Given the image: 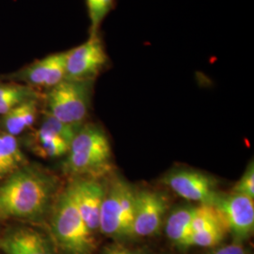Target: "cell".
<instances>
[{
    "instance_id": "obj_1",
    "label": "cell",
    "mask_w": 254,
    "mask_h": 254,
    "mask_svg": "<svg viewBox=\"0 0 254 254\" xmlns=\"http://www.w3.org/2000/svg\"><path fill=\"white\" fill-rule=\"evenodd\" d=\"M57 184L53 175L23 166L0 185V218L42 217L49 209Z\"/></svg>"
},
{
    "instance_id": "obj_2",
    "label": "cell",
    "mask_w": 254,
    "mask_h": 254,
    "mask_svg": "<svg viewBox=\"0 0 254 254\" xmlns=\"http://www.w3.org/2000/svg\"><path fill=\"white\" fill-rule=\"evenodd\" d=\"M112 169V153L108 136L100 127L86 125L73 137L64 170L75 176L98 178Z\"/></svg>"
},
{
    "instance_id": "obj_3",
    "label": "cell",
    "mask_w": 254,
    "mask_h": 254,
    "mask_svg": "<svg viewBox=\"0 0 254 254\" xmlns=\"http://www.w3.org/2000/svg\"><path fill=\"white\" fill-rule=\"evenodd\" d=\"M51 230L56 244L64 254H91L95 241L75 205L68 187L55 202Z\"/></svg>"
},
{
    "instance_id": "obj_4",
    "label": "cell",
    "mask_w": 254,
    "mask_h": 254,
    "mask_svg": "<svg viewBox=\"0 0 254 254\" xmlns=\"http://www.w3.org/2000/svg\"><path fill=\"white\" fill-rule=\"evenodd\" d=\"M136 190L122 178H114L106 189L99 231L110 237L130 236L134 218Z\"/></svg>"
},
{
    "instance_id": "obj_5",
    "label": "cell",
    "mask_w": 254,
    "mask_h": 254,
    "mask_svg": "<svg viewBox=\"0 0 254 254\" xmlns=\"http://www.w3.org/2000/svg\"><path fill=\"white\" fill-rule=\"evenodd\" d=\"M91 80L64 79L46 93L47 114L69 125H81L91 107Z\"/></svg>"
},
{
    "instance_id": "obj_6",
    "label": "cell",
    "mask_w": 254,
    "mask_h": 254,
    "mask_svg": "<svg viewBox=\"0 0 254 254\" xmlns=\"http://www.w3.org/2000/svg\"><path fill=\"white\" fill-rule=\"evenodd\" d=\"M108 62L99 34H91L84 44L67 51L65 79L93 81Z\"/></svg>"
},
{
    "instance_id": "obj_7",
    "label": "cell",
    "mask_w": 254,
    "mask_h": 254,
    "mask_svg": "<svg viewBox=\"0 0 254 254\" xmlns=\"http://www.w3.org/2000/svg\"><path fill=\"white\" fill-rule=\"evenodd\" d=\"M163 183L183 199L200 204L212 205L218 194L215 178L196 170H173L165 175Z\"/></svg>"
},
{
    "instance_id": "obj_8",
    "label": "cell",
    "mask_w": 254,
    "mask_h": 254,
    "mask_svg": "<svg viewBox=\"0 0 254 254\" xmlns=\"http://www.w3.org/2000/svg\"><path fill=\"white\" fill-rule=\"evenodd\" d=\"M168 206V199L162 193L147 190H136L130 236L148 237L155 235L163 224Z\"/></svg>"
},
{
    "instance_id": "obj_9",
    "label": "cell",
    "mask_w": 254,
    "mask_h": 254,
    "mask_svg": "<svg viewBox=\"0 0 254 254\" xmlns=\"http://www.w3.org/2000/svg\"><path fill=\"white\" fill-rule=\"evenodd\" d=\"M212 205L218 209L228 232H231L236 239L241 241L252 236L254 229L253 199L236 193H218Z\"/></svg>"
},
{
    "instance_id": "obj_10",
    "label": "cell",
    "mask_w": 254,
    "mask_h": 254,
    "mask_svg": "<svg viewBox=\"0 0 254 254\" xmlns=\"http://www.w3.org/2000/svg\"><path fill=\"white\" fill-rule=\"evenodd\" d=\"M67 51L47 56L7 76L10 81L51 89L65 79Z\"/></svg>"
},
{
    "instance_id": "obj_11",
    "label": "cell",
    "mask_w": 254,
    "mask_h": 254,
    "mask_svg": "<svg viewBox=\"0 0 254 254\" xmlns=\"http://www.w3.org/2000/svg\"><path fill=\"white\" fill-rule=\"evenodd\" d=\"M69 188L87 227L92 234L99 231L101 207L106 189L94 178L75 179Z\"/></svg>"
},
{
    "instance_id": "obj_12",
    "label": "cell",
    "mask_w": 254,
    "mask_h": 254,
    "mask_svg": "<svg viewBox=\"0 0 254 254\" xmlns=\"http://www.w3.org/2000/svg\"><path fill=\"white\" fill-rule=\"evenodd\" d=\"M0 248L5 254H53L46 237L27 227L9 231L1 238Z\"/></svg>"
},
{
    "instance_id": "obj_13",
    "label": "cell",
    "mask_w": 254,
    "mask_h": 254,
    "mask_svg": "<svg viewBox=\"0 0 254 254\" xmlns=\"http://www.w3.org/2000/svg\"><path fill=\"white\" fill-rule=\"evenodd\" d=\"M37 114L38 99L28 100L3 115L1 126L5 133L17 136L35 124Z\"/></svg>"
},
{
    "instance_id": "obj_14",
    "label": "cell",
    "mask_w": 254,
    "mask_h": 254,
    "mask_svg": "<svg viewBox=\"0 0 254 254\" xmlns=\"http://www.w3.org/2000/svg\"><path fill=\"white\" fill-rule=\"evenodd\" d=\"M25 156L15 136L0 132V181L22 168Z\"/></svg>"
},
{
    "instance_id": "obj_15",
    "label": "cell",
    "mask_w": 254,
    "mask_h": 254,
    "mask_svg": "<svg viewBox=\"0 0 254 254\" xmlns=\"http://www.w3.org/2000/svg\"><path fill=\"white\" fill-rule=\"evenodd\" d=\"M195 206L185 205L174 209L167 218L165 231L168 238L176 245L184 247L190 236V225Z\"/></svg>"
},
{
    "instance_id": "obj_16",
    "label": "cell",
    "mask_w": 254,
    "mask_h": 254,
    "mask_svg": "<svg viewBox=\"0 0 254 254\" xmlns=\"http://www.w3.org/2000/svg\"><path fill=\"white\" fill-rule=\"evenodd\" d=\"M32 99H38V93L33 88L18 82L0 83V116Z\"/></svg>"
},
{
    "instance_id": "obj_17",
    "label": "cell",
    "mask_w": 254,
    "mask_h": 254,
    "mask_svg": "<svg viewBox=\"0 0 254 254\" xmlns=\"http://www.w3.org/2000/svg\"><path fill=\"white\" fill-rule=\"evenodd\" d=\"M33 150L44 158H56L68 153L70 143L59 136L38 129L33 137Z\"/></svg>"
},
{
    "instance_id": "obj_18",
    "label": "cell",
    "mask_w": 254,
    "mask_h": 254,
    "mask_svg": "<svg viewBox=\"0 0 254 254\" xmlns=\"http://www.w3.org/2000/svg\"><path fill=\"white\" fill-rule=\"evenodd\" d=\"M216 225L226 226L218 209L211 204H200L195 206L191 220L190 235ZM227 227V226H226Z\"/></svg>"
},
{
    "instance_id": "obj_19",
    "label": "cell",
    "mask_w": 254,
    "mask_h": 254,
    "mask_svg": "<svg viewBox=\"0 0 254 254\" xmlns=\"http://www.w3.org/2000/svg\"><path fill=\"white\" fill-rule=\"evenodd\" d=\"M228 229L224 225H216L200 232L192 233L188 237L184 247L212 248L218 246L226 236Z\"/></svg>"
},
{
    "instance_id": "obj_20",
    "label": "cell",
    "mask_w": 254,
    "mask_h": 254,
    "mask_svg": "<svg viewBox=\"0 0 254 254\" xmlns=\"http://www.w3.org/2000/svg\"><path fill=\"white\" fill-rule=\"evenodd\" d=\"M115 0H86L91 22V34L98 33L102 22L114 7Z\"/></svg>"
},
{
    "instance_id": "obj_21",
    "label": "cell",
    "mask_w": 254,
    "mask_h": 254,
    "mask_svg": "<svg viewBox=\"0 0 254 254\" xmlns=\"http://www.w3.org/2000/svg\"><path fill=\"white\" fill-rule=\"evenodd\" d=\"M232 193L243 195L248 198L254 199V164L252 160L246 169L242 177L237 182Z\"/></svg>"
},
{
    "instance_id": "obj_22",
    "label": "cell",
    "mask_w": 254,
    "mask_h": 254,
    "mask_svg": "<svg viewBox=\"0 0 254 254\" xmlns=\"http://www.w3.org/2000/svg\"><path fill=\"white\" fill-rule=\"evenodd\" d=\"M210 254H249L245 248L240 244H231L218 249Z\"/></svg>"
},
{
    "instance_id": "obj_23",
    "label": "cell",
    "mask_w": 254,
    "mask_h": 254,
    "mask_svg": "<svg viewBox=\"0 0 254 254\" xmlns=\"http://www.w3.org/2000/svg\"><path fill=\"white\" fill-rule=\"evenodd\" d=\"M102 254H137L135 252L124 248V247H119V246H112L106 249L104 253Z\"/></svg>"
}]
</instances>
